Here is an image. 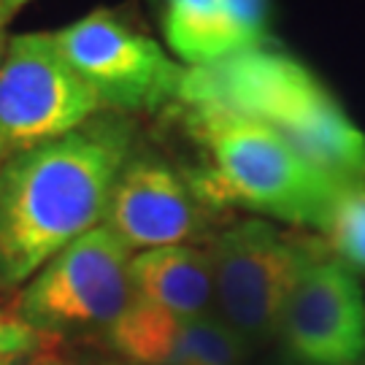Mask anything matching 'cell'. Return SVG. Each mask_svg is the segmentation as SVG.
<instances>
[{
  "mask_svg": "<svg viewBox=\"0 0 365 365\" xmlns=\"http://www.w3.org/2000/svg\"><path fill=\"white\" fill-rule=\"evenodd\" d=\"M133 252L106 225L84 233L22 284L14 317L41 339L103 336L133 306Z\"/></svg>",
  "mask_w": 365,
  "mask_h": 365,
  "instance_id": "cell-4",
  "label": "cell"
},
{
  "mask_svg": "<svg viewBox=\"0 0 365 365\" xmlns=\"http://www.w3.org/2000/svg\"><path fill=\"white\" fill-rule=\"evenodd\" d=\"M103 111L49 33L9 38L0 63V168L22 152L78 130Z\"/></svg>",
  "mask_w": 365,
  "mask_h": 365,
  "instance_id": "cell-5",
  "label": "cell"
},
{
  "mask_svg": "<svg viewBox=\"0 0 365 365\" xmlns=\"http://www.w3.org/2000/svg\"><path fill=\"white\" fill-rule=\"evenodd\" d=\"M30 354L27 357H0V365H27Z\"/></svg>",
  "mask_w": 365,
  "mask_h": 365,
  "instance_id": "cell-20",
  "label": "cell"
},
{
  "mask_svg": "<svg viewBox=\"0 0 365 365\" xmlns=\"http://www.w3.org/2000/svg\"><path fill=\"white\" fill-rule=\"evenodd\" d=\"M133 128L98 114L0 168V287H22L54 255L103 225Z\"/></svg>",
  "mask_w": 365,
  "mask_h": 365,
  "instance_id": "cell-1",
  "label": "cell"
},
{
  "mask_svg": "<svg viewBox=\"0 0 365 365\" xmlns=\"http://www.w3.org/2000/svg\"><path fill=\"white\" fill-rule=\"evenodd\" d=\"M27 365H78V363H76V357H71V354L49 352V349L43 346V349H38L36 354H30Z\"/></svg>",
  "mask_w": 365,
  "mask_h": 365,
  "instance_id": "cell-17",
  "label": "cell"
},
{
  "mask_svg": "<svg viewBox=\"0 0 365 365\" xmlns=\"http://www.w3.org/2000/svg\"><path fill=\"white\" fill-rule=\"evenodd\" d=\"M322 241L289 235L260 217L235 222L211 241L217 317L249 352L276 341L295 279Z\"/></svg>",
  "mask_w": 365,
  "mask_h": 365,
  "instance_id": "cell-3",
  "label": "cell"
},
{
  "mask_svg": "<svg viewBox=\"0 0 365 365\" xmlns=\"http://www.w3.org/2000/svg\"><path fill=\"white\" fill-rule=\"evenodd\" d=\"M187 108H220L260 122L284 141L333 98L306 68L284 54L247 49L187 68L179 90Z\"/></svg>",
  "mask_w": 365,
  "mask_h": 365,
  "instance_id": "cell-7",
  "label": "cell"
},
{
  "mask_svg": "<svg viewBox=\"0 0 365 365\" xmlns=\"http://www.w3.org/2000/svg\"><path fill=\"white\" fill-rule=\"evenodd\" d=\"M6 14L0 11V63H3V57H6V49H9V38H6Z\"/></svg>",
  "mask_w": 365,
  "mask_h": 365,
  "instance_id": "cell-19",
  "label": "cell"
},
{
  "mask_svg": "<svg viewBox=\"0 0 365 365\" xmlns=\"http://www.w3.org/2000/svg\"><path fill=\"white\" fill-rule=\"evenodd\" d=\"M76 357L78 365H138V363H130V360H125V357H117V354L106 352H84V354H73Z\"/></svg>",
  "mask_w": 365,
  "mask_h": 365,
  "instance_id": "cell-16",
  "label": "cell"
},
{
  "mask_svg": "<svg viewBox=\"0 0 365 365\" xmlns=\"http://www.w3.org/2000/svg\"><path fill=\"white\" fill-rule=\"evenodd\" d=\"M276 341L300 365H365L363 284L325 241L300 268Z\"/></svg>",
  "mask_w": 365,
  "mask_h": 365,
  "instance_id": "cell-8",
  "label": "cell"
},
{
  "mask_svg": "<svg viewBox=\"0 0 365 365\" xmlns=\"http://www.w3.org/2000/svg\"><path fill=\"white\" fill-rule=\"evenodd\" d=\"M206 165L187 176L206 209H244L325 233L344 190L306 163L276 130L220 108H190Z\"/></svg>",
  "mask_w": 365,
  "mask_h": 365,
  "instance_id": "cell-2",
  "label": "cell"
},
{
  "mask_svg": "<svg viewBox=\"0 0 365 365\" xmlns=\"http://www.w3.org/2000/svg\"><path fill=\"white\" fill-rule=\"evenodd\" d=\"M325 244L344 265L365 276V190L346 192L325 233Z\"/></svg>",
  "mask_w": 365,
  "mask_h": 365,
  "instance_id": "cell-13",
  "label": "cell"
},
{
  "mask_svg": "<svg viewBox=\"0 0 365 365\" xmlns=\"http://www.w3.org/2000/svg\"><path fill=\"white\" fill-rule=\"evenodd\" d=\"M206 206L179 170L155 155H130L119 170L103 225L133 255L190 244L203 230Z\"/></svg>",
  "mask_w": 365,
  "mask_h": 365,
  "instance_id": "cell-9",
  "label": "cell"
},
{
  "mask_svg": "<svg viewBox=\"0 0 365 365\" xmlns=\"http://www.w3.org/2000/svg\"><path fill=\"white\" fill-rule=\"evenodd\" d=\"M101 349L138 365H244L249 349L217 314L182 317L135 298Z\"/></svg>",
  "mask_w": 365,
  "mask_h": 365,
  "instance_id": "cell-10",
  "label": "cell"
},
{
  "mask_svg": "<svg viewBox=\"0 0 365 365\" xmlns=\"http://www.w3.org/2000/svg\"><path fill=\"white\" fill-rule=\"evenodd\" d=\"M220 14L227 54L260 49L271 19L268 0H220Z\"/></svg>",
  "mask_w": 365,
  "mask_h": 365,
  "instance_id": "cell-14",
  "label": "cell"
},
{
  "mask_svg": "<svg viewBox=\"0 0 365 365\" xmlns=\"http://www.w3.org/2000/svg\"><path fill=\"white\" fill-rule=\"evenodd\" d=\"M52 38L103 108L144 111L173 98L179 101L187 68L111 11H90L52 33Z\"/></svg>",
  "mask_w": 365,
  "mask_h": 365,
  "instance_id": "cell-6",
  "label": "cell"
},
{
  "mask_svg": "<svg viewBox=\"0 0 365 365\" xmlns=\"http://www.w3.org/2000/svg\"><path fill=\"white\" fill-rule=\"evenodd\" d=\"M25 3H30V0H0V11L6 14V16H11V14L19 11Z\"/></svg>",
  "mask_w": 365,
  "mask_h": 365,
  "instance_id": "cell-18",
  "label": "cell"
},
{
  "mask_svg": "<svg viewBox=\"0 0 365 365\" xmlns=\"http://www.w3.org/2000/svg\"><path fill=\"white\" fill-rule=\"evenodd\" d=\"M46 346L36 330L22 325L14 314L0 312V357H27Z\"/></svg>",
  "mask_w": 365,
  "mask_h": 365,
  "instance_id": "cell-15",
  "label": "cell"
},
{
  "mask_svg": "<svg viewBox=\"0 0 365 365\" xmlns=\"http://www.w3.org/2000/svg\"><path fill=\"white\" fill-rule=\"evenodd\" d=\"M130 276L135 295L182 317L217 314L214 268L209 249L173 244L133 255Z\"/></svg>",
  "mask_w": 365,
  "mask_h": 365,
  "instance_id": "cell-11",
  "label": "cell"
},
{
  "mask_svg": "<svg viewBox=\"0 0 365 365\" xmlns=\"http://www.w3.org/2000/svg\"><path fill=\"white\" fill-rule=\"evenodd\" d=\"M163 33L184 68H200L227 57L220 0H165Z\"/></svg>",
  "mask_w": 365,
  "mask_h": 365,
  "instance_id": "cell-12",
  "label": "cell"
}]
</instances>
